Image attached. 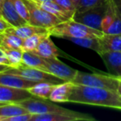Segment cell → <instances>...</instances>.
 <instances>
[{"label":"cell","instance_id":"cell-18","mask_svg":"<svg viewBox=\"0 0 121 121\" xmlns=\"http://www.w3.org/2000/svg\"><path fill=\"white\" fill-rule=\"evenodd\" d=\"M37 4L41 8H42L44 10L50 13L51 14L54 15L55 17H56L61 22H66V21H68L70 19H72L73 15H74V13L65 10L60 6H59L57 4H56L54 1H50V2H45V3L37 2Z\"/></svg>","mask_w":121,"mask_h":121},{"label":"cell","instance_id":"cell-21","mask_svg":"<svg viewBox=\"0 0 121 121\" xmlns=\"http://www.w3.org/2000/svg\"><path fill=\"white\" fill-rule=\"evenodd\" d=\"M55 85L50 84L47 82H38L33 86L27 89L31 95L35 97L42 98V99H49L50 95Z\"/></svg>","mask_w":121,"mask_h":121},{"label":"cell","instance_id":"cell-2","mask_svg":"<svg viewBox=\"0 0 121 121\" xmlns=\"http://www.w3.org/2000/svg\"><path fill=\"white\" fill-rule=\"evenodd\" d=\"M50 36L59 38L67 39L68 37H94L99 38L103 35V32L90 27L82 23L70 19L48 29Z\"/></svg>","mask_w":121,"mask_h":121},{"label":"cell","instance_id":"cell-4","mask_svg":"<svg viewBox=\"0 0 121 121\" xmlns=\"http://www.w3.org/2000/svg\"><path fill=\"white\" fill-rule=\"evenodd\" d=\"M6 72L15 74L17 76H20L25 79L34 82H47L52 85H58L60 83L65 82L60 78L56 77L54 75L51 74L47 71H44L42 70L37 69L27 66L23 64L19 65L17 67H9L6 70Z\"/></svg>","mask_w":121,"mask_h":121},{"label":"cell","instance_id":"cell-7","mask_svg":"<svg viewBox=\"0 0 121 121\" xmlns=\"http://www.w3.org/2000/svg\"><path fill=\"white\" fill-rule=\"evenodd\" d=\"M18 104L23 106L32 114H47V113L53 112H65V111L69 110L67 109L56 105L52 102L47 101V99H42V98L35 97V96H32L28 99L20 101V102H18Z\"/></svg>","mask_w":121,"mask_h":121},{"label":"cell","instance_id":"cell-17","mask_svg":"<svg viewBox=\"0 0 121 121\" xmlns=\"http://www.w3.org/2000/svg\"><path fill=\"white\" fill-rule=\"evenodd\" d=\"M5 32L14 34V35L22 38L23 40L25 38H27V37L34 35V34L49 33L48 29L44 28V27L31 25V24H29V23L23 24V25L19 26V27H9Z\"/></svg>","mask_w":121,"mask_h":121},{"label":"cell","instance_id":"cell-20","mask_svg":"<svg viewBox=\"0 0 121 121\" xmlns=\"http://www.w3.org/2000/svg\"><path fill=\"white\" fill-rule=\"evenodd\" d=\"M22 64L29 67L37 68L44 71L46 66L45 58H42L33 52H23Z\"/></svg>","mask_w":121,"mask_h":121},{"label":"cell","instance_id":"cell-5","mask_svg":"<svg viewBox=\"0 0 121 121\" xmlns=\"http://www.w3.org/2000/svg\"><path fill=\"white\" fill-rule=\"evenodd\" d=\"M29 11V22L31 25L50 29L61 22L56 17L41 8L34 0H23Z\"/></svg>","mask_w":121,"mask_h":121},{"label":"cell","instance_id":"cell-15","mask_svg":"<svg viewBox=\"0 0 121 121\" xmlns=\"http://www.w3.org/2000/svg\"><path fill=\"white\" fill-rule=\"evenodd\" d=\"M32 52L45 59L58 58L60 56L58 48L50 38V36H47L46 38H44L39 43L36 50L32 51Z\"/></svg>","mask_w":121,"mask_h":121},{"label":"cell","instance_id":"cell-10","mask_svg":"<svg viewBox=\"0 0 121 121\" xmlns=\"http://www.w3.org/2000/svg\"><path fill=\"white\" fill-rule=\"evenodd\" d=\"M32 96L33 95H31L27 90L0 85V103H18Z\"/></svg>","mask_w":121,"mask_h":121},{"label":"cell","instance_id":"cell-31","mask_svg":"<svg viewBox=\"0 0 121 121\" xmlns=\"http://www.w3.org/2000/svg\"><path fill=\"white\" fill-rule=\"evenodd\" d=\"M32 114L30 113L18 114V115L13 116V117L7 118L5 121H31Z\"/></svg>","mask_w":121,"mask_h":121},{"label":"cell","instance_id":"cell-33","mask_svg":"<svg viewBox=\"0 0 121 121\" xmlns=\"http://www.w3.org/2000/svg\"><path fill=\"white\" fill-rule=\"evenodd\" d=\"M9 27H12V26L8 22H6L4 18L0 17V33H2V32H5L8 28Z\"/></svg>","mask_w":121,"mask_h":121},{"label":"cell","instance_id":"cell-6","mask_svg":"<svg viewBox=\"0 0 121 121\" xmlns=\"http://www.w3.org/2000/svg\"><path fill=\"white\" fill-rule=\"evenodd\" d=\"M110 2L111 0H109L100 5L91 8L85 11L76 12L72 19L76 22L100 31L101 21L109 9Z\"/></svg>","mask_w":121,"mask_h":121},{"label":"cell","instance_id":"cell-30","mask_svg":"<svg viewBox=\"0 0 121 121\" xmlns=\"http://www.w3.org/2000/svg\"><path fill=\"white\" fill-rule=\"evenodd\" d=\"M53 1L59 6H60L62 9H64L65 10L72 13H76V8L71 0H53Z\"/></svg>","mask_w":121,"mask_h":121},{"label":"cell","instance_id":"cell-26","mask_svg":"<svg viewBox=\"0 0 121 121\" xmlns=\"http://www.w3.org/2000/svg\"><path fill=\"white\" fill-rule=\"evenodd\" d=\"M116 13L117 12H116L115 9H114V5H113V4H112V1H111L109 9H108L107 12L104 14V17H103L102 21H101L100 31L103 32V33H104L106 29L112 24L113 21H114V17H115Z\"/></svg>","mask_w":121,"mask_h":121},{"label":"cell","instance_id":"cell-3","mask_svg":"<svg viewBox=\"0 0 121 121\" xmlns=\"http://www.w3.org/2000/svg\"><path fill=\"white\" fill-rule=\"evenodd\" d=\"M119 80L117 76L113 75L95 74V73H86L82 71H77L72 83L75 85H82V86H93V87L104 88L117 91Z\"/></svg>","mask_w":121,"mask_h":121},{"label":"cell","instance_id":"cell-22","mask_svg":"<svg viewBox=\"0 0 121 121\" xmlns=\"http://www.w3.org/2000/svg\"><path fill=\"white\" fill-rule=\"evenodd\" d=\"M26 113L29 112L18 103H10V104H6L0 106V115L5 118V120L7 118L26 114Z\"/></svg>","mask_w":121,"mask_h":121},{"label":"cell","instance_id":"cell-9","mask_svg":"<svg viewBox=\"0 0 121 121\" xmlns=\"http://www.w3.org/2000/svg\"><path fill=\"white\" fill-rule=\"evenodd\" d=\"M45 60L46 66L44 71L54 75L56 77L64 81L65 82L66 81L72 82L78 71L77 70H75L74 68H71V66L64 64L58 58L45 59Z\"/></svg>","mask_w":121,"mask_h":121},{"label":"cell","instance_id":"cell-8","mask_svg":"<svg viewBox=\"0 0 121 121\" xmlns=\"http://www.w3.org/2000/svg\"><path fill=\"white\" fill-rule=\"evenodd\" d=\"M95 121V118L91 114L68 110L65 112H53L47 114H32L31 121Z\"/></svg>","mask_w":121,"mask_h":121},{"label":"cell","instance_id":"cell-34","mask_svg":"<svg viewBox=\"0 0 121 121\" xmlns=\"http://www.w3.org/2000/svg\"><path fill=\"white\" fill-rule=\"evenodd\" d=\"M115 10L121 16V0H111Z\"/></svg>","mask_w":121,"mask_h":121},{"label":"cell","instance_id":"cell-32","mask_svg":"<svg viewBox=\"0 0 121 121\" xmlns=\"http://www.w3.org/2000/svg\"><path fill=\"white\" fill-rule=\"evenodd\" d=\"M0 64L1 65H4V66H10V64H9V59H8L7 56H6L5 52H4V50L0 48ZM11 67V66H10Z\"/></svg>","mask_w":121,"mask_h":121},{"label":"cell","instance_id":"cell-19","mask_svg":"<svg viewBox=\"0 0 121 121\" xmlns=\"http://www.w3.org/2000/svg\"><path fill=\"white\" fill-rule=\"evenodd\" d=\"M23 39L14 34L4 32L0 33V48L6 49H22Z\"/></svg>","mask_w":121,"mask_h":121},{"label":"cell","instance_id":"cell-11","mask_svg":"<svg viewBox=\"0 0 121 121\" xmlns=\"http://www.w3.org/2000/svg\"><path fill=\"white\" fill-rule=\"evenodd\" d=\"M0 17L8 22L12 27H17L27 23L17 13L13 0H3L0 5Z\"/></svg>","mask_w":121,"mask_h":121},{"label":"cell","instance_id":"cell-12","mask_svg":"<svg viewBox=\"0 0 121 121\" xmlns=\"http://www.w3.org/2000/svg\"><path fill=\"white\" fill-rule=\"evenodd\" d=\"M36 84L37 82L28 81L17 75L8 73L5 71L0 72V85L13 88H18V89L27 90Z\"/></svg>","mask_w":121,"mask_h":121},{"label":"cell","instance_id":"cell-28","mask_svg":"<svg viewBox=\"0 0 121 121\" xmlns=\"http://www.w3.org/2000/svg\"><path fill=\"white\" fill-rule=\"evenodd\" d=\"M107 1H109V0H80L79 4L76 7V12L85 11L86 9H91V8L100 5Z\"/></svg>","mask_w":121,"mask_h":121},{"label":"cell","instance_id":"cell-39","mask_svg":"<svg viewBox=\"0 0 121 121\" xmlns=\"http://www.w3.org/2000/svg\"><path fill=\"white\" fill-rule=\"evenodd\" d=\"M4 120H5V118L0 115V121H4Z\"/></svg>","mask_w":121,"mask_h":121},{"label":"cell","instance_id":"cell-16","mask_svg":"<svg viewBox=\"0 0 121 121\" xmlns=\"http://www.w3.org/2000/svg\"><path fill=\"white\" fill-rule=\"evenodd\" d=\"M100 52H121V34L104 33L99 38Z\"/></svg>","mask_w":121,"mask_h":121},{"label":"cell","instance_id":"cell-37","mask_svg":"<svg viewBox=\"0 0 121 121\" xmlns=\"http://www.w3.org/2000/svg\"><path fill=\"white\" fill-rule=\"evenodd\" d=\"M37 3H45V2H50V1H53V0H34Z\"/></svg>","mask_w":121,"mask_h":121},{"label":"cell","instance_id":"cell-23","mask_svg":"<svg viewBox=\"0 0 121 121\" xmlns=\"http://www.w3.org/2000/svg\"><path fill=\"white\" fill-rule=\"evenodd\" d=\"M67 40L71 41L74 44H76L80 47L95 51L98 54H99V52H100L99 38H94V37H68Z\"/></svg>","mask_w":121,"mask_h":121},{"label":"cell","instance_id":"cell-42","mask_svg":"<svg viewBox=\"0 0 121 121\" xmlns=\"http://www.w3.org/2000/svg\"><path fill=\"white\" fill-rule=\"evenodd\" d=\"M118 78H119V79H120V80H121V76H119V77H118Z\"/></svg>","mask_w":121,"mask_h":121},{"label":"cell","instance_id":"cell-25","mask_svg":"<svg viewBox=\"0 0 121 121\" xmlns=\"http://www.w3.org/2000/svg\"><path fill=\"white\" fill-rule=\"evenodd\" d=\"M4 51L9 59L11 67H17L22 64L24 52L22 49H6Z\"/></svg>","mask_w":121,"mask_h":121},{"label":"cell","instance_id":"cell-24","mask_svg":"<svg viewBox=\"0 0 121 121\" xmlns=\"http://www.w3.org/2000/svg\"><path fill=\"white\" fill-rule=\"evenodd\" d=\"M50 36L49 33H37L34 34V35L28 37L23 40V45H22V49L24 52H32V51L36 50L37 46L39 45L41 42L43 40L44 38Z\"/></svg>","mask_w":121,"mask_h":121},{"label":"cell","instance_id":"cell-1","mask_svg":"<svg viewBox=\"0 0 121 121\" xmlns=\"http://www.w3.org/2000/svg\"><path fill=\"white\" fill-rule=\"evenodd\" d=\"M68 102L121 109V98L117 91L82 85L74 84Z\"/></svg>","mask_w":121,"mask_h":121},{"label":"cell","instance_id":"cell-41","mask_svg":"<svg viewBox=\"0 0 121 121\" xmlns=\"http://www.w3.org/2000/svg\"><path fill=\"white\" fill-rule=\"evenodd\" d=\"M2 1H3V0H0V5H1V3H2Z\"/></svg>","mask_w":121,"mask_h":121},{"label":"cell","instance_id":"cell-29","mask_svg":"<svg viewBox=\"0 0 121 121\" xmlns=\"http://www.w3.org/2000/svg\"><path fill=\"white\" fill-rule=\"evenodd\" d=\"M117 12V11H116ZM105 34H121V16L116 13L112 24L104 32Z\"/></svg>","mask_w":121,"mask_h":121},{"label":"cell","instance_id":"cell-13","mask_svg":"<svg viewBox=\"0 0 121 121\" xmlns=\"http://www.w3.org/2000/svg\"><path fill=\"white\" fill-rule=\"evenodd\" d=\"M99 55L111 75L121 76V52H103Z\"/></svg>","mask_w":121,"mask_h":121},{"label":"cell","instance_id":"cell-27","mask_svg":"<svg viewBox=\"0 0 121 121\" xmlns=\"http://www.w3.org/2000/svg\"><path fill=\"white\" fill-rule=\"evenodd\" d=\"M13 5L17 10V13L21 16L22 19L26 21L28 23L29 22V11L27 7L23 0H13Z\"/></svg>","mask_w":121,"mask_h":121},{"label":"cell","instance_id":"cell-38","mask_svg":"<svg viewBox=\"0 0 121 121\" xmlns=\"http://www.w3.org/2000/svg\"><path fill=\"white\" fill-rule=\"evenodd\" d=\"M71 1H72V3L75 4V6H76V8L77 7L78 4H79V2H80V0H71Z\"/></svg>","mask_w":121,"mask_h":121},{"label":"cell","instance_id":"cell-35","mask_svg":"<svg viewBox=\"0 0 121 121\" xmlns=\"http://www.w3.org/2000/svg\"><path fill=\"white\" fill-rule=\"evenodd\" d=\"M119 80V86H118V89H117V93L119 94V95L120 96L121 98V80Z\"/></svg>","mask_w":121,"mask_h":121},{"label":"cell","instance_id":"cell-40","mask_svg":"<svg viewBox=\"0 0 121 121\" xmlns=\"http://www.w3.org/2000/svg\"><path fill=\"white\" fill-rule=\"evenodd\" d=\"M4 104H4V103H0V106L4 105Z\"/></svg>","mask_w":121,"mask_h":121},{"label":"cell","instance_id":"cell-36","mask_svg":"<svg viewBox=\"0 0 121 121\" xmlns=\"http://www.w3.org/2000/svg\"><path fill=\"white\" fill-rule=\"evenodd\" d=\"M9 67H10V66H4V65H1V64H0V72H1V71H6V70L9 69Z\"/></svg>","mask_w":121,"mask_h":121},{"label":"cell","instance_id":"cell-14","mask_svg":"<svg viewBox=\"0 0 121 121\" xmlns=\"http://www.w3.org/2000/svg\"><path fill=\"white\" fill-rule=\"evenodd\" d=\"M73 86L74 84L71 81H66V82L60 83V84L55 85L51 92L49 99L53 102H68Z\"/></svg>","mask_w":121,"mask_h":121}]
</instances>
